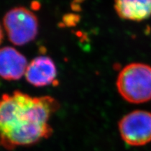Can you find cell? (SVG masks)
<instances>
[{"label": "cell", "instance_id": "cell-1", "mask_svg": "<svg viewBox=\"0 0 151 151\" xmlns=\"http://www.w3.org/2000/svg\"><path fill=\"white\" fill-rule=\"evenodd\" d=\"M59 107L50 96L32 97L20 91L4 94L0 98V147L11 150L48 139L52 133L49 120Z\"/></svg>", "mask_w": 151, "mask_h": 151}, {"label": "cell", "instance_id": "cell-2", "mask_svg": "<svg viewBox=\"0 0 151 151\" xmlns=\"http://www.w3.org/2000/svg\"><path fill=\"white\" fill-rule=\"evenodd\" d=\"M116 85L118 92L128 102H147L151 99V67L143 63L129 64L119 73Z\"/></svg>", "mask_w": 151, "mask_h": 151}, {"label": "cell", "instance_id": "cell-3", "mask_svg": "<svg viewBox=\"0 0 151 151\" xmlns=\"http://www.w3.org/2000/svg\"><path fill=\"white\" fill-rule=\"evenodd\" d=\"M3 23L9 41L16 46H23L37 37L39 21L36 15L25 7H15L5 14Z\"/></svg>", "mask_w": 151, "mask_h": 151}, {"label": "cell", "instance_id": "cell-4", "mask_svg": "<svg viewBox=\"0 0 151 151\" xmlns=\"http://www.w3.org/2000/svg\"><path fill=\"white\" fill-rule=\"evenodd\" d=\"M122 140L132 146H141L151 141V113L137 110L124 116L118 123Z\"/></svg>", "mask_w": 151, "mask_h": 151}, {"label": "cell", "instance_id": "cell-5", "mask_svg": "<svg viewBox=\"0 0 151 151\" xmlns=\"http://www.w3.org/2000/svg\"><path fill=\"white\" fill-rule=\"evenodd\" d=\"M24 75L27 82L34 86H49L56 79L55 64L48 56H39L27 65Z\"/></svg>", "mask_w": 151, "mask_h": 151}, {"label": "cell", "instance_id": "cell-6", "mask_svg": "<svg viewBox=\"0 0 151 151\" xmlns=\"http://www.w3.org/2000/svg\"><path fill=\"white\" fill-rule=\"evenodd\" d=\"M27 62L25 57L12 47L0 49V77L17 81L25 73Z\"/></svg>", "mask_w": 151, "mask_h": 151}, {"label": "cell", "instance_id": "cell-7", "mask_svg": "<svg viewBox=\"0 0 151 151\" xmlns=\"http://www.w3.org/2000/svg\"><path fill=\"white\" fill-rule=\"evenodd\" d=\"M119 17L132 21H142L151 16V0H115Z\"/></svg>", "mask_w": 151, "mask_h": 151}, {"label": "cell", "instance_id": "cell-8", "mask_svg": "<svg viewBox=\"0 0 151 151\" xmlns=\"http://www.w3.org/2000/svg\"><path fill=\"white\" fill-rule=\"evenodd\" d=\"M4 39V33H3V30L2 28H1V24H0V44H1V42H2Z\"/></svg>", "mask_w": 151, "mask_h": 151}]
</instances>
